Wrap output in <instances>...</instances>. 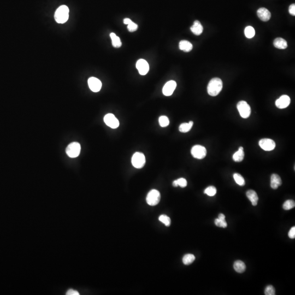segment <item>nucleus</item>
I'll return each mask as SVG.
<instances>
[{
  "label": "nucleus",
  "instance_id": "1",
  "mask_svg": "<svg viewBox=\"0 0 295 295\" xmlns=\"http://www.w3.org/2000/svg\"><path fill=\"white\" fill-rule=\"evenodd\" d=\"M222 89V82L219 78H214L210 80L207 87V91L210 96H216Z\"/></svg>",
  "mask_w": 295,
  "mask_h": 295
},
{
  "label": "nucleus",
  "instance_id": "2",
  "mask_svg": "<svg viewBox=\"0 0 295 295\" xmlns=\"http://www.w3.org/2000/svg\"><path fill=\"white\" fill-rule=\"evenodd\" d=\"M69 18V8L65 5L59 7L55 13L54 18L59 24H64Z\"/></svg>",
  "mask_w": 295,
  "mask_h": 295
},
{
  "label": "nucleus",
  "instance_id": "3",
  "mask_svg": "<svg viewBox=\"0 0 295 295\" xmlns=\"http://www.w3.org/2000/svg\"><path fill=\"white\" fill-rule=\"evenodd\" d=\"M81 147L79 143L72 142L68 145L66 149V153L68 156L71 158H75L79 155Z\"/></svg>",
  "mask_w": 295,
  "mask_h": 295
},
{
  "label": "nucleus",
  "instance_id": "4",
  "mask_svg": "<svg viewBox=\"0 0 295 295\" xmlns=\"http://www.w3.org/2000/svg\"><path fill=\"white\" fill-rule=\"evenodd\" d=\"M237 109L240 116L244 119L249 118L251 114L250 107L247 102L241 101L238 103Z\"/></svg>",
  "mask_w": 295,
  "mask_h": 295
},
{
  "label": "nucleus",
  "instance_id": "5",
  "mask_svg": "<svg viewBox=\"0 0 295 295\" xmlns=\"http://www.w3.org/2000/svg\"><path fill=\"white\" fill-rule=\"evenodd\" d=\"M145 155L139 153L137 152L132 157V164L136 168H141L145 166Z\"/></svg>",
  "mask_w": 295,
  "mask_h": 295
},
{
  "label": "nucleus",
  "instance_id": "6",
  "mask_svg": "<svg viewBox=\"0 0 295 295\" xmlns=\"http://www.w3.org/2000/svg\"><path fill=\"white\" fill-rule=\"evenodd\" d=\"M160 193L156 190H152L148 193L147 196V202L149 205L151 206L157 205L160 201Z\"/></svg>",
  "mask_w": 295,
  "mask_h": 295
},
{
  "label": "nucleus",
  "instance_id": "7",
  "mask_svg": "<svg viewBox=\"0 0 295 295\" xmlns=\"http://www.w3.org/2000/svg\"><path fill=\"white\" fill-rule=\"evenodd\" d=\"M191 153L193 157L197 159H202L205 158L207 155V150L203 146L196 145L192 148Z\"/></svg>",
  "mask_w": 295,
  "mask_h": 295
},
{
  "label": "nucleus",
  "instance_id": "8",
  "mask_svg": "<svg viewBox=\"0 0 295 295\" xmlns=\"http://www.w3.org/2000/svg\"><path fill=\"white\" fill-rule=\"evenodd\" d=\"M104 122L106 125L112 128H116L119 126V120L111 113L106 114L104 117Z\"/></svg>",
  "mask_w": 295,
  "mask_h": 295
},
{
  "label": "nucleus",
  "instance_id": "9",
  "mask_svg": "<svg viewBox=\"0 0 295 295\" xmlns=\"http://www.w3.org/2000/svg\"><path fill=\"white\" fill-rule=\"evenodd\" d=\"M259 145L261 149L265 151L273 150L276 148L275 142L269 138L261 139L259 141Z\"/></svg>",
  "mask_w": 295,
  "mask_h": 295
},
{
  "label": "nucleus",
  "instance_id": "10",
  "mask_svg": "<svg viewBox=\"0 0 295 295\" xmlns=\"http://www.w3.org/2000/svg\"><path fill=\"white\" fill-rule=\"evenodd\" d=\"M88 85L90 90L95 93L99 91L102 87L101 82L95 77H91L88 79Z\"/></svg>",
  "mask_w": 295,
  "mask_h": 295
},
{
  "label": "nucleus",
  "instance_id": "11",
  "mask_svg": "<svg viewBox=\"0 0 295 295\" xmlns=\"http://www.w3.org/2000/svg\"><path fill=\"white\" fill-rule=\"evenodd\" d=\"M136 68L139 73L142 76L147 74L149 70V66L147 61L144 59H139L136 63Z\"/></svg>",
  "mask_w": 295,
  "mask_h": 295
},
{
  "label": "nucleus",
  "instance_id": "12",
  "mask_svg": "<svg viewBox=\"0 0 295 295\" xmlns=\"http://www.w3.org/2000/svg\"><path fill=\"white\" fill-rule=\"evenodd\" d=\"M176 82L174 80L168 81L165 85H164L162 92L164 95L166 96H169L172 95L174 91L176 89Z\"/></svg>",
  "mask_w": 295,
  "mask_h": 295
},
{
  "label": "nucleus",
  "instance_id": "13",
  "mask_svg": "<svg viewBox=\"0 0 295 295\" xmlns=\"http://www.w3.org/2000/svg\"><path fill=\"white\" fill-rule=\"evenodd\" d=\"M290 103V98L288 95H282L276 101V105L279 109L288 107Z\"/></svg>",
  "mask_w": 295,
  "mask_h": 295
},
{
  "label": "nucleus",
  "instance_id": "14",
  "mask_svg": "<svg viewBox=\"0 0 295 295\" xmlns=\"http://www.w3.org/2000/svg\"><path fill=\"white\" fill-rule=\"evenodd\" d=\"M257 16L263 21H267L271 18V14L268 10L265 8H260L257 11Z\"/></svg>",
  "mask_w": 295,
  "mask_h": 295
},
{
  "label": "nucleus",
  "instance_id": "15",
  "mask_svg": "<svg viewBox=\"0 0 295 295\" xmlns=\"http://www.w3.org/2000/svg\"><path fill=\"white\" fill-rule=\"evenodd\" d=\"M282 184V181L279 176L276 174H273L271 176V187L273 189H276Z\"/></svg>",
  "mask_w": 295,
  "mask_h": 295
},
{
  "label": "nucleus",
  "instance_id": "16",
  "mask_svg": "<svg viewBox=\"0 0 295 295\" xmlns=\"http://www.w3.org/2000/svg\"><path fill=\"white\" fill-rule=\"evenodd\" d=\"M190 29L193 33L196 36L200 35L203 30V26L201 23L198 20H196L194 21L193 25L191 27Z\"/></svg>",
  "mask_w": 295,
  "mask_h": 295
},
{
  "label": "nucleus",
  "instance_id": "17",
  "mask_svg": "<svg viewBox=\"0 0 295 295\" xmlns=\"http://www.w3.org/2000/svg\"><path fill=\"white\" fill-rule=\"evenodd\" d=\"M246 195L248 199L250 200L252 205L253 206H256L257 205L258 201H259V197L257 195L256 193L253 191V190H248L246 193Z\"/></svg>",
  "mask_w": 295,
  "mask_h": 295
},
{
  "label": "nucleus",
  "instance_id": "18",
  "mask_svg": "<svg viewBox=\"0 0 295 295\" xmlns=\"http://www.w3.org/2000/svg\"><path fill=\"white\" fill-rule=\"evenodd\" d=\"M273 44L276 48L279 49H285L288 47V43L286 40L280 37L275 39Z\"/></svg>",
  "mask_w": 295,
  "mask_h": 295
},
{
  "label": "nucleus",
  "instance_id": "19",
  "mask_svg": "<svg viewBox=\"0 0 295 295\" xmlns=\"http://www.w3.org/2000/svg\"><path fill=\"white\" fill-rule=\"evenodd\" d=\"M179 47L180 49L183 51L185 52H189L193 49V44L189 41L186 40H183L179 42Z\"/></svg>",
  "mask_w": 295,
  "mask_h": 295
},
{
  "label": "nucleus",
  "instance_id": "20",
  "mask_svg": "<svg viewBox=\"0 0 295 295\" xmlns=\"http://www.w3.org/2000/svg\"><path fill=\"white\" fill-rule=\"evenodd\" d=\"M215 224L216 226L220 228H226L228 226V224L225 220V216L223 214H219L218 218L215 220Z\"/></svg>",
  "mask_w": 295,
  "mask_h": 295
},
{
  "label": "nucleus",
  "instance_id": "21",
  "mask_svg": "<svg viewBox=\"0 0 295 295\" xmlns=\"http://www.w3.org/2000/svg\"><path fill=\"white\" fill-rule=\"evenodd\" d=\"M244 153L243 148H239V149L237 151H236L233 155V160L235 162H241L244 159Z\"/></svg>",
  "mask_w": 295,
  "mask_h": 295
},
{
  "label": "nucleus",
  "instance_id": "22",
  "mask_svg": "<svg viewBox=\"0 0 295 295\" xmlns=\"http://www.w3.org/2000/svg\"><path fill=\"white\" fill-rule=\"evenodd\" d=\"M233 268L237 272L242 273L245 271L246 266L243 261L241 260H237L235 261L233 265Z\"/></svg>",
  "mask_w": 295,
  "mask_h": 295
},
{
  "label": "nucleus",
  "instance_id": "23",
  "mask_svg": "<svg viewBox=\"0 0 295 295\" xmlns=\"http://www.w3.org/2000/svg\"><path fill=\"white\" fill-rule=\"evenodd\" d=\"M110 37L112 39V45L115 48H120L122 45V43L121 42V40L118 36L116 35L114 33H111L110 34Z\"/></svg>",
  "mask_w": 295,
  "mask_h": 295
},
{
  "label": "nucleus",
  "instance_id": "24",
  "mask_svg": "<svg viewBox=\"0 0 295 295\" xmlns=\"http://www.w3.org/2000/svg\"><path fill=\"white\" fill-rule=\"evenodd\" d=\"M193 122L192 121L190 122L189 123H183L180 125L179 130L180 132L183 133H186L189 131L193 127Z\"/></svg>",
  "mask_w": 295,
  "mask_h": 295
},
{
  "label": "nucleus",
  "instance_id": "25",
  "mask_svg": "<svg viewBox=\"0 0 295 295\" xmlns=\"http://www.w3.org/2000/svg\"><path fill=\"white\" fill-rule=\"evenodd\" d=\"M195 260V256L191 254L188 253L186 254L183 258V262L185 265H189L193 263V262Z\"/></svg>",
  "mask_w": 295,
  "mask_h": 295
},
{
  "label": "nucleus",
  "instance_id": "26",
  "mask_svg": "<svg viewBox=\"0 0 295 295\" xmlns=\"http://www.w3.org/2000/svg\"><path fill=\"white\" fill-rule=\"evenodd\" d=\"M244 34L248 39H252L255 35V31L252 26H247L244 30Z\"/></svg>",
  "mask_w": 295,
  "mask_h": 295
},
{
  "label": "nucleus",
  "instance_id": "27",
  "mask_svg": "<svg viewBox=\"0 0 295 295\" xmlns=\"http://www.w3.org/2000/svg\"><path fill=\"white\" fill-rule=\"evenodd\" d=\"M233 178L236 183L240 186H244L245 184V182L244 178L241 176L240 174L234 173L233 174Z\"/></svg>",
  "mask_w": 295,
  "mask_h": 295
},
{
  "label": "nucleus",
  "instance_id": "28",
  "mask_svg": "<svg viewBox=\"0 0 295 295\" xmlns=\"http://www.w3.org/2000/svg\"><path fill=\"white\" fill-rule=\"evenodd\" d=\"M295 207V201L293 200H291V199L286 201L285 203L283 204V206H282L283 209L285 210H286V211L290 210L291 209L294 208Z\"/></svg>",
  "mask_w": 295,
  "mask_h": 295
},
{
  "label": "nucleus",
  "instance_id": "29",
  "mask_svg": "<svg viewBox=\"0 0 295 295\" xmlns=\"http://www.w3.org/2000/svg\"><path fill=\"white\" fill-rule=\"evenodd\" d=\"M159 124L162 127H166L170 124V120L166 116H160L159 119Z\"/></svg>",
  "mask_w": 295,
  "mask_h": 295
},
{
  "label": "nucleus",
  "instance_id": "30",
  "mask_svg": "<svg viewBox=\"0 0 295 295\" xmlns=\"http://www.w3.org/2000/svg\"><path fill=\"white\" fill-rule=\"evenodd\" d=\"M159 220L162 222L166 226L168 227L170 225V219L166 215H161L159 216Z\"/></svg>",
  "mask_w": 295,
  "mask_h": 295
},
{
  "label": "nucleus",
  "instance_id": "31",
  "mask_svg": "<svg viewBox=\"0 0 295 295\" xmlns=\"http://www.w3.org/2000/svg\"><path fill=\"white\" fill-rule=\"evenodd\" d=\"M204 193L209 196H214L216 193V189L213 186H210L205 189Z\"/></svg>",
  "mask_w": 295,
  "mask_h": 295
},
{
  "label": "nucleus",
  "instance_id": "32",
  "mask_svg": "<svg viewBox=\"0 0 295 295\" xmlns=\"http://www.w3.org/2000/svg\"><path fill=\"white\" fill-rule=\"evenodd\" d=\"M265 294L266 295H275L276 291L274 287L272 285L267 286L265 291Z\"/></svg>",
  "mask_w": 295,
  "mask_h": 295
},
{
  "label": "nucleus",
  "instance_id": "33",
  "mask_svg": "<svg viewBox=\"0 0 295 295\" xmlns=\"http://www.w3.org/2000/svg\"><path fill=\"white\" fill-rule=\"evenodd\" d=\"M127 29L130 32H135L138 29V25L136 24L133 23L131 20L127 24Z\"/></svg>",
  "mask_w": 295,
  "mask_h": 295
},
{
  "label": "nucleus",
  "instance_id": "34",
  "mask_svg": "<svg viewBox=\"0 0 295 295\" xmlns=\"http://www.w3.org/2000/svg\"><path fill=\"white\" fill-rule=\"evenodd\" d=\"M176 181H177L178 186H180L182 188H185L187 186V181L184 178H181L176 180Z\"/></svg>",
  "mask_w": 295,
  "mask_h": 295
},
{
  "label": "nucleus",
  "instance_id": "35",
  "mask_svg": "<svg viewBox=\"0 0 295 295\" xmlns=\"http://www.w3.org/2000/svg\"><path fill=\"white\" fill-rule=\"evenodd\" d=\"M288 236H289V238H290L291 239H294L295 238V227L294 226L291 228L290 229V230L289 231V233H288Z\"/></svg>",
  "mask_w": 295,
  "mask_h": 295
},
{
  "label": "nucleus",
  "instance_id": "36",
  "mask_svg": "<svg viewBox=\"0 0 295 295\" xmlns=\"http://www.w3.org/2000/svg\"><path fill=\"white\" fill-rule=\"evenodd\" d=\"M289 13L290 14H291L292 16H295V4L294 3V4H292L291 5H290V7H289Z\"/></svg>",
  "mask_w": 295,
  "mask_h": 295
},
{
  "label": "nucleus",
  "instance_id": "37",
  "mask_svg": "<svg viewBox=\"0 0 295 295\" xmlns=\"http://www.w3.org/2000/svg\"><path fill=\"white\" fill-rule=\"evenodd\" d=\"M67 295H79V294L76 290L73 289H69L66 294Z\"/></svg>",
  "mask_w": 295,
  "mask_h": 295
},
{
  "label": "nucleus",
  "instance_id": "38",
  "mask_svg": "<svg viewBox=\"0 0 295 295\" xmlns=\"http://www.w3.org/2000/svg\"><path fill=\"white\" fill-rule=\"evenodd\" d=\"M131 21V20L130 19L128 18H125V19H124V23L125 24H127V25L128 23H130Z\"/></svg>",
  "mask_w": 295,
  "mask_h": 295
},
{
  "label": "nucleus",
  "instance_id": "39",
  "mask_svg": "<svg viewBox=\"0 0 295 295\" xmlns=\"http://www.w3.org/2000/svg\"><path fill=\"white\" fill-rule=\"evenodd\" d=\"M173 186H174V187H177V186H178V183H177V181H176V180H174V181L173 182Z\"/></svg>",
  "mask_w": 295,
  "mask_h": 295
}]
</instances>
